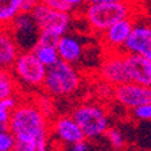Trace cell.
Returning <instances> with one entry per match:
<instances>
[{
    "instance_id": "6da1fadb",
    "label": "cell",
    "mask_w": 151,
    "mask_h": 151,
    "mask_svg": "<svg viewBox=\"0 0 151 151\" xmlns=\"http://www.w3.org/2000/svg\"><path fill=\"white\" fill-rule=\"evenodd\" d=\"M51 123L37 100L19 101L9 119V131L18 143H28L41 136L50 135Z\"/></svg>"
},
{
    "instance_id": "7a4b0ae2",
    "label": "cell",
    "mask_w": 151,
    "mask_h": 151,
    "mask_svg": "<svg viewBox=\"0 0 151 151\" xmlns=\"http://www.w3.org/2000/svg\"><path fill=\"white\" fill-rule=\"evenodd\" d=\"M78 14L92 34L100 37L113 23L131 16H138V8L135 0L126 3L86 4Z\"/></svg>"
},
{
    "instance_id": "3957f363",
    "label": "cell",
    "mask_w": 151,
    "mask_h": 151,
    "mask_svg": "<svg viewBox=\"0 0 151 151\" xmlns=\"http://www.w3.org/2000/svg\"><path fill=\"white\" fill-rule=\"evenodd\" d=\"M31 15L39 28L38 42L57 45L62 35L68 34L73 24L72 12H62L39 3L31 11Z\"/></svg>"
},
{
    "instance_id": "277c9868",
    "label": "cell",
    "mask_w": 151,
    "mask_h": 151,
    "mask_svg": "<svg viewBox=\"0 0 151 151\" xmlns=\"http://www.w3.org/2000/svg\"><path fill=\"white\" fill-rule=\"evenodd\" d=\"M82 77L74 65L65 61H58L47 68L43 82V92L50 97H68L80 89Z\"/></svg>"
},
{
    "instance_id": "5b68a950",
    "label": "cell",
    "mask_w": 151,
    "mask_h": 151,
    "mask_svg": "<svg viewBox=\"0 0 151 151\" xmlns=\"http://www.w3.org/2000/svg\"><path fill=\"white\" fill-rule=\"evenodd\" d=\"M72 116L78 123L85 139H94L105 135V132L109 128L108 113L105 108L99 103L86 101L78 104L73 109Z\"/></svg>"
},
{
    "instance_id": "8992f818",
    "label": "cell",
    "mask_w": 151,
    "mask_h": 151,
    "mask_svg": "<svg viewBox=\"0 0 151 151\" xmlns=\"http://www.w3.org/2000/svg\"><path fill=\"white\" fill-rule=\"evenodd\" d=\"M11 72L14 73L19 86L24 89L43 88L47 68L37 58L32 50L20 51Z\"/></svg>"
},
{
    "instance_id": "52a82bcc",
    "label": "cell",
    "mask_w": 151,
    "mask_h": 151,
    "mask_svg": "<svg viewBox=\"0 0 151 151\" xmlns=\"http://www.w3.org/2000/svg\"><path fill=\"white\" fill-rule=\"evenodd\" d=\"M99 78L111 86L129 82L128 68H127L126 53H105L100 66H99Z\"/></svg>"
},
{
    "instance_id": "ba28073f",
    "label": "cell",
    "mask_w": 151,
    "mask_h": 151,
    "mask_svg": "<svg viewBox=\"0 0 151 151\" xmlns=\"http://www.w3.org/2000/svg\"><path fill=\"white\" fill-rule=\"evenodd\" d=\"M112 99L123 108L132 111L136 107L151 103V86L140 85L132 81L126 82L113 86Z\"/></svg>"
},
{
    "instance_id": "9c48e42d",
    "label": "cell",
    "mask_w": 151,
    "mask_h": 151,
    "mask_svg": "<svg viewBox=\"0 0 151 151\" xmlns=\"http://www.w3.org/2000/svg\"><path fill=\"white\" fill-rule=\"evenodd\" d=\"M138 16L122 19L113 23L100 35V43L104 47L105 53H124V45L128 39L132 28L136 23Z\"/></svg>"
},
{
    "instance_id": "30bf717a",
    "label": "cell",
    "mask_w": 151,
    "mask_h": 151,
    "mask_svg": "<svg viewBox=\"0 0 151 151\" xmlns=\"http://www.w3.org/2000/svg\"><path fill=\"white\" fill-rule=\"evenodd\" d=\"M9 30L14 34L20 50H32L39 39V28L31 12H20L15 18Z\"/></svg>"
},
{
    "instance_id": "8fae6325",
    "label": "cell",
    "mask_w": 151,
    "mask_h": 151,
    "mask_svg": "<svg viewBox=\"0 0 151 151\" xmlns=\"http://www.w3.org/2000/svg\"><path fill=\"white\" fill-rule=\"evenodd\" d=\"M124 53L142 55L151 61V24L150 22H138L132 28L126 45H124Z\"/></svg>"
},
{
    "instance_id": "7c38bea8",
    "label": "cell",
    "mask_w": 151,
    "mask_h": 151,
    "mask_svg": "<svg viewBox=\"0 0 151 151\" xmlns=\"http://www.w3.org/2000/svg\"><path fill=\"white\" fill-rule=\"evenodd\" d=\"M50 134L62 145H74L85 139L84 132L72 115H61L51 122Z\"/></svg>"
},
{
    "instance_id": "4fadbf2b",
    "label": "cell",
    "mask_w": 151,
    "mask_h": 151,
    "mask_svg": "<svg viewBox=\"0 0 151 151\" xmlns=\"http://www.w3.org/2000/svg\"><path fill=\"white\" fill-rule=\"evenodd\" d=\"M57 50L61 61L69 62L72 65L78 63L84 57V43L77 35L68 34L62 35L57 42Z\"/></svg>"
},
{
    "instance_id": "5bb4252c",
    "label": "cell",
    "mask_w": 151,
    "mask_h": 151,
    "mask_svg": "<svg viewBox=\"0 0 151 151\" xmlns=\"http://www.w3.org/2000/svg\"><path fill=\"white\" fill-rule=\"evenodd\" d=\"M20 51L22 50L9 27L0 28V68L11 70Z\"/></svg>"
},
{
    "instance_id": "9a60e30c",
    "label": "cell",
    "mask_w": 151,
    "mask_h": 151,
    "mask_svg": "<svg viewBox=\"0 0 151 151\" xmlns=\"http://www.w3.org/2000/svg\"><path fill=\"white\" fill-rule=\"evenodd\" d=\"M129 80L140 85L151 86V61L142 55L126 54Z\"/></svg>"
},
{
    "instance_id": "2e32d148",
    "label": "cell",
    "mask_w": 151,
    "mask_h": 151,
    "mask_svg": "<svg viewBox=\"0 0 151 151\" xmlns=\"http://www.w3.org/2000/svg\"><path fill=\"white\" fill-rule=\"evenodd\" d=\"M22 9V0H0V28H8Z\"/></svg>"
},
{
    "instance_id": "e0dca14e",
    "label": "cell",
    "mask_w": 151,
    "mask_h": 151,
    "mask_svg": "<svg viewBox=\"0 0 151 151\" xmlns=\"http://www.w3.org/2000/svg\"><path fill=\"white\" fill-rule=\"evenodd\" d=\"M19 86L14 73L9 69L0 68V100L9 97H16L19 94Z\"/></svg>"
},
{
    "instance_id": "ac0fdd59",
    "label": "cell",
    "mask_w": 151,
    "mask_h": 151,
    "mask_svg": "<svg viewBox=\"0 0 151 151\" xmlns=\"http://www.w3.org/2000/svg\"><path fill=\"white\" fill-rule=\"evenodd\" d=\"M34 54L37 58L43 63L46 68L55 65L60 61V55H58V50H57L55 45H49V43H41L38 42L35 47L32 49Z\"/></svg>"
},
{
    "instance_id": "d6986e66",
    "label": "cell",
    "mask_w": 151,
    "mask_h": 151,
    "mask_svg": "<svg viewBox=\"0 0 151 151\" xmlns=\"http://www.w3.org/2000/svg\"><path fill=\"white\" fill-rule=\"evenodd\" d=\"M18 96L16 97H9L0 100V131H7L9 129V119L11 113L18 105Z\"/></svg>"
},
{
    "instance_id": "ffe728a7",
    "label": "cell",
    "mask_w": 151,
    "mask_h": 151,
    "mask_svg": "<svg viewBox=\"0 0 151 151\" xmlns=\"http://www.w3.org/2000/svg\"><path fill=\"white\" fill-rule=\"evenodd\" d=\"M50 135L41 136L28 143H18L15 151H50Z\"/></svg>"
},
{
    "instance_id": "44dd1931",
    "label": "cell",
    "mask_w": 151,
    "mask_h": 151,
    "mask_svg": "<svg viewBox=\"0 0 151 151\" xmlns=\"http://www.w3.org/2000/svg\"><path fill=\"white\" fill-rule=\"evenodd\" d=\"M105 136H107L109 145L112 146L115 150H120V148H123L124 145H126V140H124V136H123L122 131L117 128L109 127L108 131L105 132Z\"/></svg>"
},
{
    "instance_id": "7402d4cb",
    "label": "cell",
    "mask_w": 151,
    "mask_h": 151,
    "mask_svg": "<svg viewBox=\"0 0 151 151\" xmlns=\"http://www.w3.org/2000/svg\"><path fill=\"white\" fill-rule=\"evenodd\" d=\"M18 140L9 129L0 131V151H15Z\"/></svg>"
},
{
    "instance_id": "603a6c76",
    "label": "cell",
    "mask_w": 151,
    "mask_h": 151,
    "mask_svg": "<svg viewBox=\"0 0 151 151\" xmlns=\"http://www.w3.org/2000/svg\"><path fill=\"white\" fill-rule=\"evenodd\" d=\"M131 115L136 122H151V103L134 108L131 111Z\"/></svg>"
},
{
    "instance_id": "cb8c5ba5",
    "label": "cell",
    "mask_w": 151,
    "mask_h": 151,
    "mask_svg": "<svg viewBox=\"0 0 151 151\" xmlns=\"http://www.w3.org/2000/svg\"><path fill=\"white\" fill-rule=\"evenodd\" d=\"M42 4L50 7L53 9H57V11H62V12H72L70 7L66 4L65 0H39Z\"/></svg>"
},
{
    "instance_id": "d4e9b609",
    "label": "cell",
    "mask_w": 151,
    "mask_h": 151,
    "mask_svg": "<svg viewBox=\"0 0 151 151\" xmlns=\"http://www.w3.org/2000/svg\"><path fill=\"white\" fill-rule=\"evenodd\" d=\"M65 1L70 7L72 12H80L86 6V0H65Z\"/></svg>"
},
{
    "instance_id": "484cf974",
    "label": "cell",
    "mask_w": 151,
    "mask_h": 151,
    "mask_svg": "<svg viewBox=\"0 0 151 151\" xmlns=\"http://www.w3.org/2000/svg\"><path fill=\"white\" fill-rule=\"evenodd\" d=\"M41 3L39 0H22V9L23 12H31L32 9Z\"/></svg>"
},
{
    "instance_id": "4316f807",
    "label": "cell",
    "mask_w": 151,
    "mask_h": 151,
    "mask_svg": "<svg viewBox=\"0 0 151 151\" xmlns=\"http://www.w3.org/2000/svg\"><path fill=\"white\" fill-rule=\"evenodd\" d=\"M88 148H89L88 142H86V139H84V140L77 142V143L70 146L69 151H88Z\"/></svg>"
},
{
    "instance_id": "83f0119b",
    "label": "cell",
    "mask_w": 151,
    "mask_h": 151,
    "mask_svg": "<svg viewBox=\"0 0 151 151\" xmlns=\"http://www.w3.org/2000/svg\"><path fill=\"white\" fill-rule=\"evenodd\" d=\"M134 0H86V4H103V3H126Z\"/></svg>"
},
{
    "instance_id": "f1b7e54d",
    "label": "cell",
    "mask_w": 151,
    "mask_h": 151,
    "mask_svg": "<svg viewBox=\"0 0 151 151\" xmlns=\"http://www.w3.org/2000/svg\"><path fill=\"white\" fill-rule=\"evenodd\" d=\"M148 22H150V24H151V16H150V19H148Z\"/></svg>"
}]
</instances>
